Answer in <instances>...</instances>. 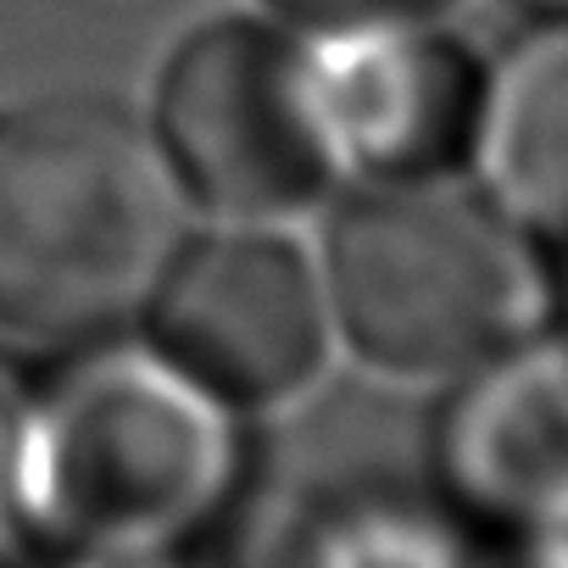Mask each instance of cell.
<instances>
[{
    "label": "cell",
    "instance_id": "5bb4252c",
    "mask_svg": "<svg viewBox=\"0 0 568 568\" xmlns=\"http://www.w3.org/2000/svg\"><path fill=\"white\" fill-rule=\"evenodd\" d=\"M34 568H190V557H162V562H34Z\"/></svg>",
    "mask_w": 568,
    "mask_h": 568
},
{
    "label": "cell",
    "instance_id": "7c38bea8",
    "mask_svg": "<svg viewBox=\"0 0 568 568\" xmlns=\"http://www.w3.org/2000/svg\"><path fill=\"white\" fill-rule=\"evenodd\" d=\"M490 568H568V524L496 535L490 540Z\"/></svg>",
    "mask_w": 568,
    "mask_h": 568
},
{
    "label": "cell",
    "instance_id": "3957f363",
    "mask_svg": "<svg viewBox=\"0 0 568 568\" xmlns=\"http://www.w3.org/2000/svg\"><path fill=\"white\" fill-rule=\"evenodd\" d=\"M318 273L335 341L390 379H452L551 324V256L468 173L357 184Z\"/></svg>",
    "mask_w": 568,
    "mask_h": 568
},
{
    "label": "cell",
    "instance_id": "6da1fadb",
    "mask_svg": "<svg viewBox=\"0 0 568 568\" xmlns=\"http://www.w3.org/2000/svg\"><path fill=\"white\" fill-rule=\"evenodd\" d=\"M240 479L245 418L140 335L79 341L23 390L18 490L40 562L190 557L234 507Z\"/></svg>",
    "mask_w": 568,
    "mask_h": 568
},
{
    "label": "cell",
    "instance_id": "4fadbf2b",
    "mask_svg": "<svg viewBox=\"0 0 568 568\" xmlns=\"http://www.w3.org/2000/svg\"><path fill=\"white\" fill-rule=\"evenodd\" d=\"M551 324L568 329V256L551 262Z\"/></svg>",
    "mask_w": 568,
    "mask_h": 568
},
{
    "label": "cell",
    "instance_id": "277c9868",
    "mask_svg": "<svg viewBox=\"0 0 568 568\" xmlns=\"http://www.w3.org/2000/svg\"><path fill=\"white\" fill-rule=\"evenodd\" d=\"M145 129L173 190L212 217L273 223L329 201L346 179L318 106L313 40L251 12L212 18L173 45Z\"/></svg>",
    "mask_w": 568,
    "mask_h": 568
},
{
    "label": "cell",
    "instance_id": "9a60e30c",
    "mask_svg": "<svg viewBox=\"0 0 568 568\" xmlns=\"http://www.w3.org/2000/svg\"><path fill=\"white\" fill-rule=\"evenodd\" d=\"M524 12H535L540 23H551V18H568V0H518Z\"/></svg>",
    "mask_w": 568,
    "mask_h": 568
},
{
    "label": "cell",
    "instance_id": "7a4b0ae2",
    "mask_svg": "<svg viewBox=\"0 0 568 568\" xmlns=\"http://www.w3.org/2000/svg\"><path fill=\"white\" fill-rule=\"evenodd\" d=\"M151 129L101 95L0 106V329L79 346L140 313L179 245Z\"/></svg>",
    "mask_w": 568,
    "mask_h": 568
},
{
    "label": "cell",
    "instance_id": "30bf717a",
    "mask_svg": "<svg viewBox=\"0 0 568 568\" xmlns=\"http://www.w3.org/2000/svg\"><path fill=\"white\" fill-rule=\"evenodd\" d=\"M452 0H262V12L302 40H346L402 23H435Z\"/></svg>",
    "mask_w": 568,
    "mask_h": 568
},
{
    "label": "cell",
    "instance_id": "52a82bcc",
    "mask_svg": "<svg viewBox=\"0 0 568 568\" xmlns=\"http://www.w3.org/2000/svg\"><path fill=\"white\" fill-rule=\"evenodd\" d=\"M424 485L490 540L568 524V329L540 324L446 379Z\"/></svg>",
    "mask_w": 568,
    "mask_h": 568
},
{
    "label": "cell",
    "instance_id": "8992f818",
    "mask_svg": "<svg viewBox=\"0 0 568 568\" xmlns=\"http://www.w3.org/2000/svg\"><path fill=\"white\" fill-rule=\"evenodd\" d=\"M313 68L346 179L418 184L479 168L496 68L463 34L440 29V18L313 40Z\"/></svg>",
    "mask_w": 568,
    "mask_h": 568
},
{
    "label": "cell",
    "instance_id": "ba28073f",
    "mask_svg": "<svg viewBox=\"0 0 568 568\" xmlns=\"http://www.w3.org/2000/svg\"><path fill=\"white\" fill-rule=\"evenodd\" d=\"M256 568H490V535L429 485L363 479L302 496Z\"/></svg>",
    "mask_w": 568,
    "mask_h": 568
},
{
    "label": "cell",
    "instance_id": "8fae6325",
    "mask_svg": "<svg viewBox=\"0 0 568 568\" xmlns=\"http://www.w3.org/2000/svg\"><path fill=\"white\" fill-rule=\"evenodd\" d=\"M18 446H23V390L0 379V568H34V540L18 490Z\"/></svg>",
    "mask_w": 568,
    "mask_h": 568
},
{
    "label": "cell",
    "instance_id": "9c48e42d",
    "mask_svg": "<svg viewBox=\"0 0 568 568\" xmlns=\"http://www.w3.org/2000/svg\"><path fill=\"white\" fill-rule=\"evenodd\" d=\"M474 173L551 262L568 256V18L540 23L490 73Z\"/></svg>",
    "mask_w": 568,
    "mask_h": 568
},
{
    "label": "cell",
    "instance_id": "5b68a950",
    "mask_svg": "<svg viewBox=\"0 0 568 568\" xmlns=\"http://www.w3.org/2000/svg\"><path fill=\"white\" fill-rule=\"evenodd\" d=\"M134 318L140 341L234 418L307 396L335 346L318 262L245 217L179 234Z\"/></svg>",
    "mask_w": 568,
    "mask_h": 568
}]
</instances>
